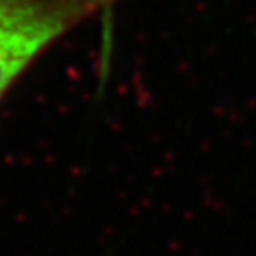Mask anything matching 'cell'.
I'll return each instance as SVG.
<instances>
[{
	"label": "cell",
	"instance_id": "cell-1",
	"mask_svg": "<svg viewBox=\"0 0 256 256\" xmlns=\"http://www.w3.org/2000/svg\"><path fill=\"white\" fill-rule=\"evenodd\" d=\"M118 0H0V101L55 42Z\"/></svg>",
	"mask_w": 256,
	"mask_h": 256
}]
</instances>
